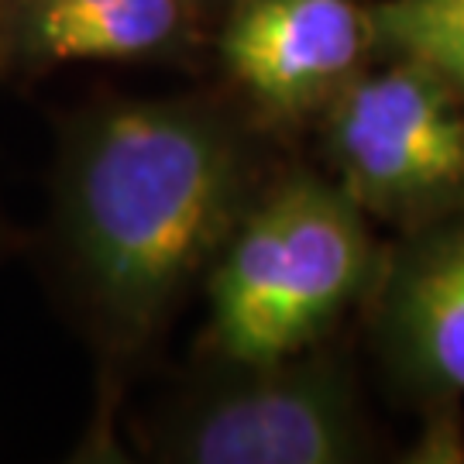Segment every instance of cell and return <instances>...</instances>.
Masks as SVG:
<instances>
[{"label": "cell", "instance_id": "obj_1", "mask_svg": "<svg viewBox=\"0 0 464 464\" xmlns=\"http://www.w3.org/2000/svg\"><path fill=\"white\" fill-rule=\"evenodd\" d=\"M248 203V145L210 103L124 100L86 121L66 159L63 237L117 344H149Z\"/></svg>", "mask_w": 464, "mask_h": 464}, {"label": "cell", "instance_id": "obj_2", "mask_svg": "<svg viewBox=\"0 0 464 464\" xmlns=\"http://www.w3.org/2000/svg\"><path fill=\"white\" fill-rule=\"evenodd\" d=\"M379 272V245L348 189L289 172L251 197L207 272L210 344L248 365L316 348Z\"/></svg>", "mask_w": 464, "mask_h": 464}, {"label": "cell", "instance_id": "obj_3", "mask_svg": "<svg viewBox=\"0 0 464 464\" xmlns=\"http://www.w3.org/2000/svg\"><path fill=\"white\" fill-rule=\"evenodd\" d=\"M337 183L389 220H440L464 210V100L430 69L389 59L365 69L324 111Z\"/></svg>", "mask_w": 464, "mask_h": 464}, {"label": "cell", "instance_id": "obj_4", "mask_svg": "<svg viewBox=\"0 0 464 464\" xmlns=\"http://www.w3.org/2000/svg\"><path fill=\"white\" fill-rule=\"evenodd\" d=\"M162 427L159 458L179 464H344L362 458V416L344 368L299 351L276 362H224Z\"/></svg>", "mask_w": 464, "mask_h": 464}, {"label": "cell", "instance_id": "obj_5", "mask_svg": "<svg viewBox=\"0 0 464 464\" xmlns=\"http://www.w3.org/2000/svg\"><path fill=\"white\" fill-rule=\"evenodd\" d=\"M368 7L358 0H237L220 63L245 97L272 117L324 114L365 72Z\"/></svg>", "mask_w": 464, "mask_h": 464}, {"label": "cell", "instance_id": "obj_6", "mask_svg": "<svg viewBox=\"0 0 464 464\" xmlns=\"http://www.w3.org/2000/svg\"><path fill=\"white\" fill-rule=\"evenodd\" d=\"M379 331L402 379L464 392V210L430 220L379 272Z\"/></svg>", "mask_w": 464, "mask_h": 464}, {"label": "cell", "instance_id": "obj_7", "mask_svg": "<svg viewBox=\"0 0 464 464\" xmlns=\"http://www.w3.org/2000/svg\"><path fill=\"white\" fill-rule=\"evenodd\" d=\"M186 7V0H11V66L151 59L179 42Z\"/></svg>", "mask_w": 464, "mask_h": 464}, {"label": "cell", "instance_id": "obj_8", "mask_svg": "<svg viewBox=\"0 0 464 464\" xmlns=\"http://www.w3.org/2000/svg\"><path fill=\"white\" fill-rule=\"evenodd\" d=\"M368 21L375 49L430 69L464 100V0H379Z\"/></svg>", "mask_w": 464, "mask_h": 464}, {"label": "cell", "instance_id": "obj_9", "mask_svg": "<svg viewBox=\"0 0 464 464\" xmlns=\"http://www.w3.org/2000/svg\"><path fill=\"white\" fill-rule=\"evenodd\" d=\"M7 4L11 0H0V69L11 66V49H7Z\"/></svg>", "mask_w": 464, "mask_h": 464}, {"label": "cell", "instance_id": "obj_10", "mask_svg": "<svg viewBox=\"0 0 464 464\" xmlns=\"http://www.w3.org/2000/svg\"><path fill=\"white\" fill-rule=\"evenodd\" d=\"M186 4H193V0H186Z\"/></svg>", "mask_w": 464, "mask_h": 464}]
</instances>
